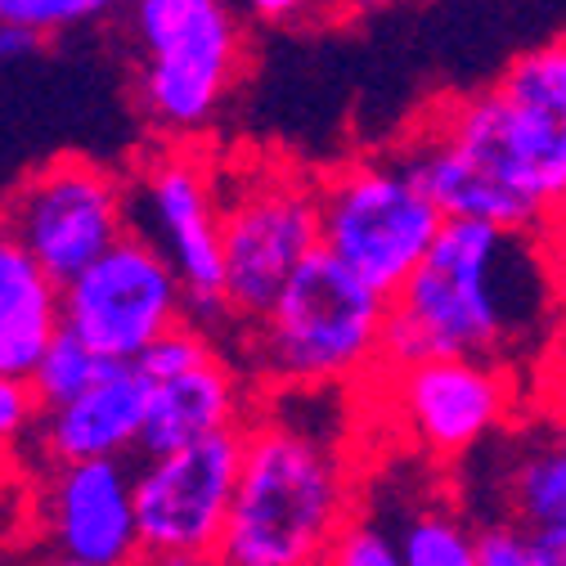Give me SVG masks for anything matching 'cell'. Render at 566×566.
I'll use <instances>...</instances> for the list:
<instances>
[{
  "mask_svg": "<svg viewBox=\"0 0 566 566\" xmlns=\"http://www.w3.org/2000/svg\"><path fill=\"white\" fill-rule=\"evenodd\" d=\"M544 248L535 234L446 221L437 248L391 297L382 369L422 360L509 365L544 324Z\"/></svg>",
  "mask_w": 566,
  "mask_h": 566,
  "instance_id": "6da1fadb",
  "label": "cell"
},
{
  "mask_svg": "<svg viewBox=\"0 0 566 566\" xmlns=\"http://www.w3.org/2000/svg\"><path fill=\"white\" fill-rule=\"evenodd\" d=\"M356 513V459L346 437L328 428L324 391H279L274 405L252 409L221 562L319 566Z\"/></svg>",
  "mask_w": 566,
  "mask_h": 566,
  "instance_id": "7a4b0ae2",
  "label": "cell"
},
{
  "mask_svg": "<svg viewBox=\"0 0 566 566\" xmlns=\"http://www.w3.org/2000/svg\"><path fill=\"white\" fill-rule=\"evenodd\" d=\"M391 297L319 248L252 328V369L274 391H333L378 378Z\"/></svg>",
  "mask_w": 566,
  "mask_h": 566,
  "instance_id": "3957f363",
  "label": "cell"
},
{
  "mask_svg": "<svg viewBox=\"0 0 566 566\" xmlns=\"http://www.w3.org/2000/svg\"><path fill=\"white\" fill-rule=\"evenodd\" d=\"M400 163L441 207L446 221H481L517 234H539L548 226L494 86L441 104L422 122V135L400 154Z\"/></svg>",
  "mask_w": 566,
  "mask_h": 566,
  "instance_id": "277c9868",
  "label": "cell"
},
{
  "mask_svg": "<svg viewBox=\"0 0 566 566\" xmlns=\"http://www.w3.org/2000/svg\"><path fill=\"white\" fill-rule=\"evenodd\" d=\"M319 239L369 289L396 297L437 248L446 217L400 158H356L319 185Z\"/></svg>",
  "mask_w": 566,
  "mask_h": 566,
  "instance_id": "5b68a950",
  "label": "cell"
},
{
  "mask_svg": "<svg viewBox=\"0 0 566 566\" xmlns=\"http://www.w3.org/2000/svg\"><path fill=\"white\" fill-rule=\"evenodd\" d=\"M0 221L59 289H67L130 234V193L113 167L63 154L6 198Z\"/></svg>",
  "mask_w": 566,
  "mask_h": 566,
  "instance_id": "8992f818",
  "label": "cell"
},
{
  "mask_svg": "<svg viewBox=\"0 0 566 566\" xmlns=\"http://www.w3.org/2000/svg\"><path fill=\"white\" fill-rule=\"evenodd\" d=\"M324 248L319 193L293 171L252 176L221 193V252H226V311L261 324L293 274Z\"/></svg>",
  "mask_w": 566,
  "mask_h": 566,
  "instance_id": "52a82bcc",
  "label": "cell"
},
{
  "mask_svg": "<svg viewBox=\"0 0 566 566\" xmlns=\"http://www.w3.org/2000/svg\"><path fill=\"white\" fill-rule=\"evenodd\" d=\"M243 432L154 454L135 472L139 548L163 566H217L239 494Z\"/></svg>",
  "mask_w": 566,
  "mask_h": 566,
  "instance_id": "ba28073f",
  "label": "cell"
},
{
  "mask_svg": "<svg viewBox=\"0 0 566 566\" xmlns=\"http://www.w3.org/2000/svg\"><path fill=\"white\" fill-rule=\"evenodd\" d=\"M145 45V108L167 135L198 130L226 99L239 67V23L221 0H135Z\"/></svg>",
  "mask_w": 566,
  "mask_h": 566,
  "instance_id": "9c48e42d",
  "label": "cell"
},
{
  "mask_svg": "<svg viewBox=\"0 0 566 566\" xmlns=\"http://www.w3.org/2000/svg\"><path fill=\"white\" fill-rule=\"evenodd\" d=\"M180 324H189L185 283L135 230L63 289V328L113 365H135Z\"/></svg>",
  "mask_w": 566,
  "mask_h": 566,
  "instance_id": "30bf717a",
  "label": "cell"
},
{
  "mask_svg": "<svg viewBox=\"0 0 566 566\" xmlns=\"http://www.w3.org/2000/svg\"><path fill=\"white\" fill-rule=\"evenodd\" d=\"M130 217L145 211V234L180 274L189 297V324L226 319V252H221V185H211L207 163L185 149H158L126 180Z\"/></svg>",
  "mask_w": 566,
  "mask_h": 566,
  "instance_id": "8fae6325",
  "label": "cell"
},
{
  "mask_svg": "<svg viewBox=\"0 0 566 566\" xmlns=\"http://www.w3.org/2000/svg\"><path fill=\"white\" fill-rule=\"evenodd\" d=\"M400 432L437 463L472 459L504 432L513 382L504 365L485 360H422L378 374Z\"/></svg>",
  "mask_w": 566,
  "mask_h": 566,
  "instance_id": "7c38bea8",
  "label": "cell"
},
{
  "mask_svg": "<svg viewBox=\"0 0 566 566\" xmlns=\"http://www.w3.org/2000/svg\"><path fill=\"white\" fill-rule=\"evenodd\" d=\"M36 526L54 557L82 566H135L145 557L126 463H54L36 485Z\"/></svg>",
  "mask_w": 566,
  "mask_h": 566,
  "instance_id": "4fadbf2b",
  "label": "cell"
},
{
  "mask_svg": "<svg viewBox=\"0 0 566 566\" xmlns=\"http://www.w3.org/2000/svg\"><path fill=\"white\" fill-rule=\"evenodd\" d=\"M548 226H566V36L517 54L494 82Z\"/></svg>",
  "mask_w": 566,
  "mask_h": 566,
  "instance_id": "5bb4252c",
  "label": "cell"
},
{
  "mask_svg": "<svg viewBox=\"0 0 566 566\" xmlns=\"http://www.w3.org/2000/svg\"><path fill=\"white\" fill-rule=\"evenodd\" d=\"M154 382L139 365L104 360L99 378L50 413H41V450L54 463H122L130 450L145 446Z\"/></svg>",
  "mask_w": 566,
  "mask_h": 566,
  "instance_id": "9a60e30c",
  "label": "cell"
},
{
  "mask_svg": "<svg viewBox=\"0 0 566 566\" xmlns=\"http://www.w3.org/2000/svg\"><path fill=\"white\" fill-rule=\"evenodd\" d=\"M248 391L239 382V369L211 350L207 360L158 378L154 396H149V422H145V459L154 454H171L185 446H198L207 437L221 432H243L248 428Z\"/></svg>",
  "mask_w": 566,
  "mask_h": 566,
  "instance_id": "2e32d148",
  "label": "cell"
},
{
  "mask_svg": "<svg viewBox=\"0 0 566 566\" xmlns=\"http://www.w3.org/2000/svg\"><path fill=\"white\" fill-rule=\"evenodd\" d=\"M63 328V289L0 221V378L28 382Z\"/></svg>",
  "mask_w": 566,
  "mask_h": 566,
  "instance_id": "e0dca14e",
  "label": "cell"
},
{
  "mask_svg": "<svg viewBox=\"0 0 566 566\" xmlns=\"http://www.w3.org/2000/svg\"><path fill=\"white\" fill-rule=\"evenodd\" d=\"M494 500L500 517L522 531L566 526V428L513 432L494 446Z\"/></svg>",
  "mask_w": 566,
  "mask_h": 566,
  "instance_id": "ac0fdd59",
  "label": "cell"
},
{
  "mask_svg": "<svg viewBox=\"0 0 566 566\" xmlns=\"http://www.w3.org/2000/svg\"><path fill=\"white\" fill-rule=\"evenodd\" d=\"M391 531H396L405 566H481L476 526L454 504L422 500Z\"/></svg>",
  "mask_w": 566,
  "mask_h": 566,
  "instance_id": "d6986e66",
  "label": "cell"
},
{
  "mask_svg": "<svg viewBox=\"0 0 566 566\" xmlns=\"http://www.w3.org/2000/svg\"><path fill=\"white\" fill-rule=\"evenodd\" d=\"M99 369H104V360L95 356V350L67 328H59V337L45 346V356H41L36 374L28 378V387H32L36 405H41V413H50V409H59L67 400H77L99 378Z\"/></svg>",
  "mask_w": 566,
  "mask_h": 566,
  "instance_id": "ffe728a7",
  "label": "cell"
},
{
  "mask_svg": "<svg viewBox=\"0 0 566 566\" xmlns=\"http://www.w3.org/2000/svg\"><path fill=\"white\" fill-rule=\"evenodd\" d=\"M319 566H405L396 531L374 517V513H356L346 522V531L328 544V553L319 557Z\"/></svg>",
  "mask_w": 566,
  "mask_h": 566,
  "instance_id": "44dd1931",
  "label": "cell"
},
{
  "mask_svg": "<svg viewBox=\"0 0 566 566\" xmlns=\"http://www.w3.org/2000/svg\"><path fill=\"white\" fill-rule=\"evenodd\" d=\"M113 6L117 0H0V23L45 36L54 28H73V23L99 19Z\"/></svg>",
  "mask_w": 566,
  "mask_h": 566,
  "instance_id": "7402d4cb",
  "label": "cell"
},
{
  "mask_svg": "<svg viewBox=\"0 0 566 566\" xmlns=\"http://www.w3.org/2000/svg\"><path fill=\"white\" fill-rule=\"evenodd\" d=\"M476 548H481V566H535L531 535L513 522H481Z\"/></svg>",
  "mask_w": 566,
  "mask_h": 566,
  "instance_id": "603a6c76",
  "label": "cell"
},
{
  "mask_svg": "<svg viewBox=\"0 0 566 566\" xmlns=\"http://www.w3.org/2000/svg\"><path fill=\"white\" fill-rule=\"evenodd\" d=\"M32 422H41V405H36L32 387L19 378H0V454L19 446Z\"/></svg>",
  "mask_w": 566,
  "mask_h": 566,
  "instance_id": "cb8c5ba5",
  "label": "cell"
},
{
  "mask_svg": "<svg viewBox=\"0 0 566 566\" xmlns=\"http://www.w3.org/2000/svg\"><path fill=\"white\" fill-rule=\"evenodd\" d=\"M526 535H531L535 566H566V526H544V531H526Z\"/></svg>",
  "mask_w": 566,
  "mask_h": 566,
  "instance_id": "d4e9b609",
  "label": "cell"
},
{
  "mask_svg": "<svg viewBox=\"0 0 566 566\" xmlns=\"http://www.w3.org/2000/svg\"><path fill=\"white\" fill-rule=\"evenodd\" d=\"M41 50V36L36 32H23V28H10V23H0V67L6 63H19L28 54Z\"/></svg>",
  "mask_w": 566,
  "mask_h": 566,
  "instance_id": "484cf974",
  "label": "cell"
},
{
  "mask_svg": "<svg viewBox=\"0 0 566 566\" xmlns=\"http://www.w3.org/2000/svg\"><path fill=\"white\" fill-rule=\"evenodd\" d=\"M248 6L261 14V19H293L306 0H248Z\"/></svg>",
  "mask_w": 566,
  "mask_h": 566,
  "instance_id": "4316f807",
  "label": "cell"
},
{
  "mask_svg": "<svg viewBox=\"0 0 566 566\" xmlns=\"http://www.w3.org/2000/svg\"><path fill=\"white\" fill-rule=\"evenodd\" d=\"M28 566H82V562H67V557H54V553H45V557H36V562H28Z\"/></svg>",
  "mask_w": 566,
  "mask_h": 566,
  "instance_id": "83f0119b",
  "label": "cell"
},
{
  "mask_svg": "<svg viewBox=\"0 0 566 566\" xmlns=\"http://www.w3.org/2000/svg\"><path fill=\"white\" fill-rule=\"evenodd\" d=\"M356 10H387V6H396V0H350Z\"/></svg>",
  "mask_w": 566,
  "mask_h": 566,
  "instance_id": "f1b7e54d",
  "label": "cell"
},
{
  "mask_svg": "<svg viewBox=\"0 0 566 566\" xmlns=\"http://www.w3.org/2000/svg\"><path fill=\"white\" fill-rule=\"evenodd\" d=\"M135 566H163V562H149V557H139V562H135Z\"/></svg>",
  "mask_w": 566,
  "mask_h": 566,
  "instance_id": "f546056e",
  "label": "cell"
},
{
  "mask_svg": "<svg viewBox=\"0 0 566 566\" xmlns=\"http://www.w3.org/2000/svg\"><path fill=\"white\" fill-rule=\"evenodd\" d=\"M217 566H234V562H217Z\"/></svg>",
  "mask_w": 566,
  "mask_h": 566,
  "instance_id": "4dcf8cb0",
  "label": "cell"
}]
</instances>
